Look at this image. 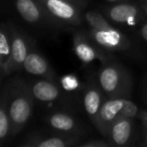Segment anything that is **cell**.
<instances>
[{"instance_id": "30bf717a", "label": "cell", "mask_w": 147, "mask_h": 147, "mask_svg": "<svg viewBox=\"0 0 147 147\" xmlns=\"http://www.w3.org/2000/svg\"><path fill=\"white\" fill-rule=\"evenodd\" d=\"M15 8L21 18L28 23H36L45 14L38 0H15Z\"/></svg>"}, {"instance_id": "d6986e66", "label": "cell", "mask_w": 147, "mask_h": 147, "mask_svg": "<svg viewBox=\"0 0 147 147\" xmlns=\"http://www.w3.org/2000/svg\"><path fill=\"white\" fill-rule=\"evenodd\" d=\"M61 84L63 87L65 88V90L67 91H73L75 89L78 88L79 82L77 80V78L73 75H69V76H65L61 79Z\"/></svg>"}, {"instance_id": "9a60e30c", "label": "cell", "mask_w": 147, "mask_h": 147, "mask_svg": "<svg viewBox=\"0 0 147 147\" xmlns=\"http://www.w3.org/2000/svg\"><path fill=\"white\" fill-rule=\"evenodd\" d=\"M49 124L53 129L63 132H71L77 129L75 119L67 113H53L49 118Z\"/></svg>"}, {"instance_id": "ba28073f", "label": "cell", "mask_w": 147, "mask_h": 147, "mask_svg": "<svg viewBox=\"0 0 147 147\" xmlns=\"http://www.w3.org/2000/svg\"><path fill=\"white\" fill-rule=\"evenodd\" d=\"M131 133H132V120L130 118L119 116L111 125L107 138L110 140L111 144L124 146L130 140Z\"/></svg>"}, {"instance_id": "8fae6325", "label": "cell", "mask_w": 147, "mask_h": 147, "mask_svg": "<svg viewBox=\"0 0 147 147\" xmlns=\"http://www.w3.org/2000/svg\"><path fill=\"white\" fill-rule=\"evenodd\" d=\"M11 30L3 25L0 31V71L1 78L10 75Z\"/></svg>"}, {"instance_id": "277c9868", "label": "cell", "mask_w": 147, "mask_h": 147, "mask_svg": "<svg viewBox=\"0 0 147 147\" xmlns=\"http://www.w3.org/2000/svg\"><path fill=\"white\" fill-rule=\"evenodd\" d=\"M45 13L55 21L65 24L79 25L82 21L76 4L67 0H38Z\"/></svg>"}, {"instance_id": "7c38bea8", "label": "cell", "mask_w": 147, "mask_h": 147, "mask_svg": "<svg viewBox=\"0 0 147 147\" xmlns=\"http://www.w3.org/2000/svg\"><path fill=\"white\" fill-rule=\"evenodd\" d=\"M74 51L78 59L84 63H90L100 57L97 49L81 33H77L74 37Z\"/></svg>"}, {"instance_id": "603a6c76", "label": "cell", "mask_w": 147, "mask_h": 147, "mask_svg": "<svg viewBox=\"0 0 147 147\" xmlns=\"http://www.w3.org/2000/svg\"><path fill=\"white\" fill-rule=\"evenodd\" d=\"M67 1H69V2H73V3H75V4H76V3H79V2H78L79 0H67Z\"/></svg>"}, {"instance_id": "2e32d148", "label": "cell", "mask_w": 147, "mask_h": 147, "mask_svg": "<svg viewBox=\"0 0 147 147\" xmlns=\"http://www.w3.org/2000/svg\"><path fill=\"white\" fill-rule=\"evenodd\" d=\"M76 138L67 139L63 137L55 136L47 137V138L36 139L28 143H24V146H35V147H67L76 144Z\"/></svg>"}, {"instance_id": "5b68a950", "label": "cell", "mask_w": 147, "mask_h": 147, "mask_svg": "<svg viewBox=\"0 0 147 147\" xmlns=\"http://www.w3.org/2000/svg\"><path fill=\"white\" fill-rule=\"evenodd\" d=\"M125 101H126L125 98L118 97V98H111L103 102L95 126L104 136H108L111 125L120 116L121 110L123 109Z\"/></svg>"}, {"instance_id": "7402d4cb", "label": "cell", "mask_w": 147, "mask_h": 147, "mask_svg": "<svg viewBox=\"0 0 147 147\" xmlns=\"http://www.w3.org/2000/svg\"><path fill=\"white\" fill-rule=\"evenodd\" d=\"M142 9L145 12V14L147 15V0H143L142 1Z\"/></svg>"}, {"instance_id": "7a4b0ae2", "label": "cell", "mask_w": 147, "mask_h": 147, "mask_svg": "<svg viewBox=\"0 0 147 147\" xmlns=\"http://www.w3.org/2000/svg\"><path fill=\"white\" fill-rule=\"evenodd\" d=\"M99 85L110 98H125L128 94L130 80L129 75L117 63H106L99 73Z\"/></svg>"}, {"instance_id": "3957f363", "label": "cell", "mask_w": 147, "mask_h": 147, "mask_svg": "<svg viewBox=\"0 0 147 147\" xmlns=\"http://www.w3.org/2000/svg\"><path fill=\"white\" fill-rule=\"evenodd\" d=\"M32 93L27 89H20L15 92L8 108L11 122V135L19 133L26 125L32 113Z\"/></svg>"}, {"instance_id": "cb8c5ba5", "label": "cell", "mask_w": 147, "mask_h": 147, "mask_svg": "<svg viewBox=\"0 0 147 147\" xmlns=\"http://www.w3.org/2000/svg\"><path fill=\"white\" fill-rule=\"evenodd\" d=\"M107 1H109V2H119L121 0H107Z\"/></svg>"}, {"instance_id": "44dd1931", "label": "cell", "mask_w": 147, "mask_h": 147, "mask_svg": "<svg viewBox=\"0 0 147 147\" xmlns=\"http://www.w3.org/2000/svg\"><path fill=\"white\" fill-rule=\"evenodd\" d=\"M140 35L143 39L147 42V22L143 23L140 27Z\"/></svg>"}, {"instance_id": "8992f818", "label": "cell", "mask_w": 147, "mask_h": 147, "mask_svg": "<svg viewBox=\"0 0 147 147\" xmlns=\"http://www.w3.org/2000/svg\"><path fill=\"white\" fill-rule=\"evenodd\" d=\"M107 16L119 24L134 26L141 19V9L133 3H117L107 9Z\"/></svg>"}, {"instance_id": "e0dca14e", "label": "cell", "mask_w": 147, "mask_h": 147, "mask_svg": "<svg viewBox=\"0 0 147 147\" xmlns=\"http://www.w3.org/2000/svg\"><path fill=\"white\" fill-rule=\"evenodd\" d=\"M9 134H11V122L10 118H9L8 108L3 101L1 103V106H0V140H1V145H3L4 141L9 136Z\"/></svg>"}, {"instance_id": "6da1fadb", "label": "cell", "mask_w": 147, "mask_h": 147, "mask_svg": "<svg viewBox=\"0 0 147 147\" xmlns=\"http://www.w3.org/2000/svg\"><path fill=\"white\" fill-rule=\"evenodd\" d=\"M91 27V36L97 45L111 51H124L128 49L130 41L127 37L110 24L100 13L89 11L85 15Z\"/></svg>"}, {"instance_id": "ac0fdd59", "label": "cell", "mask_w": 147, "mask_h": 147, "mask_svg": "<svg viewBox=\"0 0 147 147\" xmlns=\"http://www.w3.org/2000/svg\"><path fill=\"white\" fill-rule=\"evenodd\" d=\"M137 113H138V109H137L136 105H135L132 101L126 99L124 106H123V109L121 110L120 116L132 119V118H134L135 116H137Z\"/></svg>"}, {"instance_id": "52a82bcc", "label": "cell", "mask_w": 147, "mask_h": 147, "mask_svg": "<svg viewBox=\"0 0 147 147\" xmlns=\"http://www.w3.org/2000/svg\"><path fill=\"white\" fill-rule=\"evenodd\" d=\"M11 30V61H10V74L19 71L23 67V63L28 53V47L25 38L18 32L13 26Z\"/></svg>"}, {"instance_id": "ffe728a7", "label": "cell", "mask_w": 147, "mask_h": 147, "mask_svg": "<svg viewBox=\"0 0 147 147\" xmlns=\"http://www.w3.org/2000/svg\"><path fill=\"white\" fill-rule=\"evenodd\" d=\"M110 144L105 142V141L92 140V141H87V142L81 143V144H79V146L80 147H107Z\"/></svg>"}, {"instance_id": "4fadbf2b", "label": "cell", "mask_w": 147, "mask_h": 147, "mask_svg": "<svg viewBox=\"0 0 147 147\" xmlns=\"http://www.w3.org/2000/svg\"><path fill=\"white\" fill-rule=\"evenodd\" d=\"M31 93L35 99L41 102H51L59 97V89L49 80L37 81L31 87Z\"/></svg>"}, {"instance_id": "d4e9b609", "label": "cell", "mask_w": 147, "mask_h": 147, "mask_svg": "<svg viewBox=\"0 0 147 147\" xmlns=\"http://www.w3.org/2000/svg\"><path fill=\"white\" fill-rule=\"evenodd\" d=\"M146 143H147V135H146Z\"/></svg>"}, {"instance_id": "9c48e42d", "label": "cell", "mask_w": 147, "mask_h": 147, "mask_svg": "<svg viewBox=\"0 0 147 147\" xmlns=\"http://www.w3.org/2000/svg\"><path fill=\"white\" fill-rule=\"evenodd\" d=\"M23 69L28 74L34 76L45 77L49 80L53 78V71L49 61L42 55L36 51H28L26 59L23 63Z\"/></svg>"}, {"instance_id": "5bb4252c", "label": "cell", "mask_w": 147, "mask_h": 147, "mask_svg": "<svg viewBox=\"0 0 147 147\" xmlns=\"http://www.w3.org/2000/svg\"><path fill=\"white\" fill-rule=\"evenodd\" d=\"M102 95L98 88L90 87L87 89L84 96V107L88 116L96 124L100 109L102 107Z\"/></svg>"}]
</instances>
